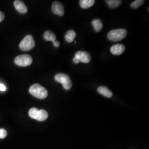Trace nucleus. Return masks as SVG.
Masks as SVG:
<instances>
[{
	"label": "nucleus",
	"mask_w": 149,
	"mask_h": 149,
	"mask_svg": "<svg viewBox=\"0 0 149 149\" xmlns=\"http://www.w3.org/2000/svg\"><path fill=\"white\" fill-rule=\"evenodd\" d=\"M29 91L32 96L38 99H45L48 96V93L47 89L38 84L31 86L29 88Z\"/></svg>",
	"instance_id": "obj_1"
},
{
	"label": "nucleus",
	"mask_w": 149,
	"mask_h": 149,
	"mask_svg": "<svg viewBox=\"0 0 149 149\" xmlns=\"http://www.w3.org/2000/svg\"><path fill=\"white\" fill-rule=\"evenodd\" d=\"M127 35V31L125 29H113L108 33V38L112 42H119L123 40Z\"/></svg>",
	"instance_id": "obj_2"
},
{
	"label": "nucleus",
	"mask_w": 149,
	"mask_h": 149,
	"mask_svg": "<svg viewBox=\"0 0 149 149\" xmlns=\"http://www.w3.org/2000/svg\"><path fill=\"white\" fill-rule=\"evenodd\" d=\"M29 116L31 118L39 122L45 120L48 117V112L44 109L39 110L36 108H32L29 111Z\"/></svg>",
	"instance_id": "obj_3"
},
{
	"label": "nucleus",
	"mask_w": 149,
	"mask_h": 149,
	"mask_svg": "<svg viewBox=\"0 0 149 149\" xmlns=\"http://www.w3.org/2000/svg\"><path fill=\"white\" fill-rule=\"evenodd\" d=\"M55 80L61 83L66 90H69L72 87V82L68 74L63 73H59L55 76Z\"/></svg>",
	"instance_id": "obj_4"
},
{
	"label": "nucleus",
	"mask_w": 149,
	"mask_h": 149,
	"mask_svg": "<svg viewBox=\"0 0 149 149\" xmlns=\"http://www.w3.org/2000/svg\"><path fill=\"white\" fill-rule=\"evenodd\" d=\"M36 43L31 35H27L19 44V48L23 51L31 50L35 47Z\"/></svg>",
	"instance_id": "obj_5"
},
{
	"label": "nucleus",
	"mask_w": 149,
	"mask_h": 149,
	"mask_svg": "<svg viewBox=\"0 0 149 149\" xmlns=\"http://www.w3.org/2000/svg\"><path fill=\"white\" fill-rule=\"evenodd\" d=\"M33 62L32 58L28 54L21 55L15 59V64L19 66H27L31 65Z\"/></svg>",
	"instance_id": "obj_6"
},
{
	"label": "nucleus",
	"mask_w": 149,
	"mask_h": 149,
	"mask_svg": "<svg viewBox=\"0 0 149 149\" xmlns=\"http://www.w3.org/2000/svg\"><path fill=\"white\" fill-rule=\"evenodd\" d=\"M76 58L79 60L80 62L87 64L90 63L91 60V55L88 53L86 52H82V51H78L75 54V56Z\"/></svg>",
	"instance_id": "obj_7"
},
{
	"label": "nucleus",
	"mask_w": 149,
	"mask_h": 149,
	"mask_svg": "<svg viewBox=\"0 0 149 149\" xmlns=\"http://www.w3.org/2000/svg\"><path fill=\"white\" fill-rule=\"evenodd\" d=\"M52 11L55 15L59 16H64V8L63 4L58 1L54 2L52 4Z\"/></svg>",
	"instance_id": "obj_8"
},
{
	"label": "nucleus",
	"mask_w": 149,
	"mask_h": 149,
	"mask_svg": "<svg viewBox=\"0 0 149 149\" xmlns=\"http://www.w3.org/2000/svg\"><path fill=\"white\" fill-rule=\"evenodd\" d=\"M125 46L122 44H117L113 45L111 48V52L114 55H120L125 51Z\"/></svg>",
	"instance_id": "obj_9"
},
{
	"label": "nucleus",
	"mask_w": 149,
	"mask_h": 149,
	"mask_svg": "<svg viewBox=\"0 0 149 149\" xmlns=\"http://www.w3.org/2000/svg\"><path fill=\"white\" fill-rule=\"evenodd\" d=\"M14 5L16 8L17 11L21 13H26L28 11V8L27 6L24 4V3L19 0H16L14 2Z\"/></svg>",
	"instance_id": "obj_10"
},
{
	"label": "nucleus",
	"mask_w": 149,
	"mask_h": 149,
	"mask_svg": "<svg viewBox=\"0 0 149 149\" xmlns=\"http://www.w3.org/2000/svg\"><path fill=\"white\" fill-rule=\"evenodd\" d=\"M97 91L99 93H100L102 96H104L107 98H111L113 96L112 91L109 90L107 87L102 86L98 88Z\"/></svg>",
	"instance_id": "obj_11"
},
{
	"label": "nucleus",
	"mask_w": 149,
	"mask_h": 149,
	"mask_svg": "<svg viewBox=\"0 0 149 149\" xmlns=\"http://www.w3.org/2000/svg\"><path fill=\"white\" fill-rule=\"evenodd\" d=\"M92 24L96 32H100L103 28V23L100 19H94L92 21Z\"/></svg>",
	"instance_id": "obj_12"
},
{
	"label": "nucleus",
	"mask_w": 149,
	"mask_h": 149,
	"mask_svg": "<svg viewBox=\"0 0 149 149\" xmlns=\"http://www.w3.org/2000/svg\"><path fill=\"white\" fill-rule=\"evenodd\" d=\"M80 5L82 8L87 9L91 7L95 3V0H81Z\"/></svg>",
	"instance_id": "obj_13"
},
{
	"label": "nucleus",
	"mask_w": 149,
	"mask_h": 149,
	"mask_svg": "<svg viewBox=\"0 0 149 149\" xmlns=\"http://www.w3.org/2000/svg\"><path fill=\"white\" fill-rule=\"evenodd\" d=\"M76 36V33L73 30L68 31L65 36V39L68 43H72L74 40V38Z\"/></svg>",
	"instance_id": "obj_14"
},
{
	"label": "nucleus",
	"mask_w": 149,
	"mask_h": 149,
	"mask_svg": "<svg viewBox=\"0 0 149 149\" xmlns=\"http://www.w3.org/2000/svg\"><path fill=\"white\" fill-rule=\"evenodd\" d=\"M44 39L47 41H52V42L56 40V36L50 31H47L44 34Z\"/></svg>",
	"instance_id": "obj_15"
},
{
	"label": "nucleus",
	"mask_w": 149,
	"mask_h": 149,
	"mask_svg": "<svg viewBox=\"0 0 149 149\" xmlns=\"http://www.w3.org/2000/svg\"><path fill=\"white\" fill-rule=\"evenodd\" d=\"M106 2L110 8H115L120 5L122 3V1L120 0H107Z\"/></svg>",
	"instance_id": "obj_16"
},
{
	"label": "nucleus",
	"mask_w": 149,
	"mask_h": 149,
	"mask_svg": "<svg viewBox=\"0 0 149 149\" xmlns=\"http://www.w3.org/2000/svg\"><path fill=\"white\" fill-rule=\"evenodd\" d=\"M144 2L145 1L143 0H136L131 3L130 6L134 9H136V8H138L139 7H140L141 6L143 5Z\"/></svg>",
	"instance_id": "obj_17"
},
{
	"label": "nucleus",
	"mask_w": 149,
	"mask_h": 149,
	"mask_svg": "<svg viewBox=\"0 0 149 149\" xmlns=\"http://www.w3.org/2000/svg\"><path fill=\"white\" fill-rule=\"evenodd\" d=\"M7 134V131L5 129H0V139L5 138Z\"/></svg>",
	"instance_id": "obj_18"
},
{
	"label": "nucleus",
	"mask_w": 149,
	"mask_h": 149,
	"mask_svg": "<svg viewBox=\"0 0 149 149\" xmlns=\"http://www.w3.org/2000/svg\"><path fill=\"white\" fill-rule=\"evenodd\" d=\"M4 19H5V15H4V13L0 11V22L3 21L4 20Z\"/></svg>",
	"instance_id": "obj_19"
},
{
	"label": "nucleus",
	"mask_w": 149,
	"mask_h": 149,
	"mask_svg": "<svg viewBox=\"0 0 149 149\" xmlns=\"http://www.w3.org/2000/svg\"><path fill=\"white\" fill-rule=\"evenodd\" d=\"M6 90L5 86L2 84H0V91H5Z\"/></svg>",
	"instance_id": "obj_20"
},
{
	"label": "nucleus",
	"mask_w": 149,
	"mask_h": 149,
	"mask_svg": "<svg viewBox=\"0 0 149 149\" xmlns=\"http://www.w3.org/2000/svg\"><path fill=\"white\" fill-rule=\"evenodd\" d=\"M53 43L54 45L56 47V48H58L60 46V43H59V41H57V40H55L54 42H53Z\"/></svg>",
	"instance_id": "obj_21"
},
{
	"label": "nucleus",
	"mask_w": 149,
	"mask_h": 149,
	"mask_svg": "<svg viewBox=\"0 0 149 149\" xmlns=\"http://www.w3.org/2000/svg\"><path fill=\"white\" fill-rule=\"evenodd\" d=\"M73 61H74V64H79V63H80L79 60L77 59V58H76V57H74V59H73Z\"/></svg>",
	"instance_id": "obj_22"
}]
</instances>
